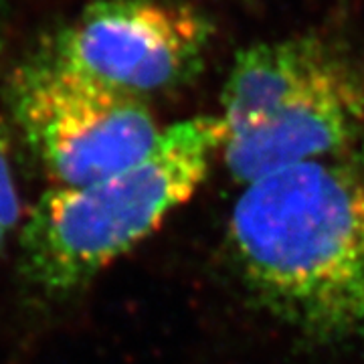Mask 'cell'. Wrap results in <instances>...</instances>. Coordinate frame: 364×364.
Wrapping results in <instances>:
<instances>
[{
  "label": "cell",
  "instance_id": "1",
  "mask_svg": "<svg viewBox=\"0 0 364 364\" xmlns=\"http://www.w3.org/2000/svg\"><path fill=\"white\" fill-rule=\"evenodd\" d=\"M229 243L249 294L304 336L364 340V172L348 160L291 164L245 184Z\"/></svg>",
  "mask_w": 364,
  "mask_h": 364
},
{
  "label": "cell",
  "instance_id": "2",
  "mask_svg": "<svg viewBox=\"0 0 364 364\" xmlns=\"http://www.w3.org/2000/svg\"><path fill=\"white\" fill-rule=\"evenodd\" d=\"M225 136L221 116L188 117L162 130L130 166L47 191L18 237V272L28 289L49 301L85 289L195 195Z\"/></svg>",
  "mask_w": 364,
  "mask_h": 364
},
{
  "label": "cell",
  "instance_id": "3",
  "mask_svg": "<svg viewBox=\"0 0 364 364\" xmlns=\"http://www.w3.org/2000/svg\"><path fill=\"white\" fill-rule=\"evenodd\" d=\"M14 122L45 174L77 186L144 158L162 130L138 95L45 57L11 81Z\"/></svg>",
  "mask_w": 364,
  "mask_h": 364
},
{
  "label": "cell",
  "instance_id": "4",
  "mask_svg": "<svg viewBox=\"0 0 364 364\" xmlns=\"http://www.w3.org/2000/svg\"><path fill=\"white\" fill-rule=\"evenodd\" d=\"M210 39L203 14L168 0H100L59 33L51 59L130 95L195 73Z\"/></svg>",
  "mask_w": 364,
  "mask_h": 364
},
{
  "label": "cell",
  "instance_id": "5",
  "mask_svg": "<svg viewBox=\"0 0 364 364\" xmlns=\"http://www.w3.org/2000/svg\"><path fill=\"white\" fill-rule=\"evenodd\" d=\"M363 138L364 75L334 53L255 130L227 138L221 150L231 176L247 184L291 164L342 156Z\"/></svg>",
  "mask_w": 364,
  "mask_h": 364
},
{
  "label": "cell",
  "instance_id": "6",
  "mask_svg": "<svg viewBox=\"0 0 364 364\" xmlns=\"http://www.w3.org/2000/svg\"><path fill=\"white\" fill-rule=\"evenodd\" d=\"M334 53L316 37L259 43L239 53L223 93L225 140L255 130L277 105L310 81Z\"/></svg>",
  "mask_w": 364,
  "mask_h": 364
},
{
  "label": "cell",
  "instance_id": "7",
  "mask_svg": "<svg viewBox=\"0 0 364 364\" xmlns=\"http://www.w3.org/2000/svg\"><path fill=\"white\" fill-rule=\"evenodd\" d=\"M21 221V198L16 191L6 126L0 116V251Z\"/></svg>",
  "mask_w": 364,
  "mask_h": 364
}]
</instances>
